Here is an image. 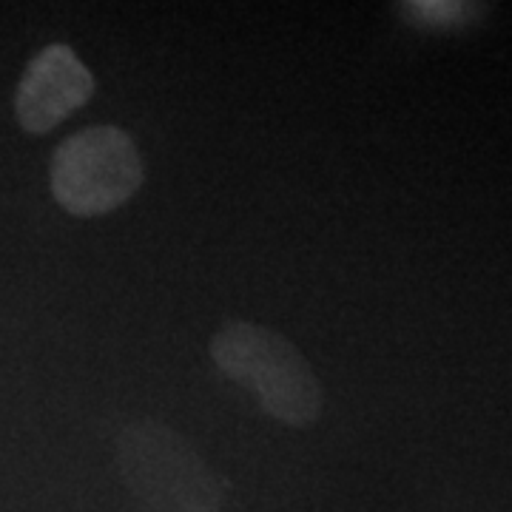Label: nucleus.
Segmentation results:
<instances>
[{
  "label": "nucleus",
  "mask_w": 512,
  "mask_h": 512,
  "mask_svg": "<svg viewBox=\"0 0 512 512\" xmlns=\"http://www.w3.org/2000/svg\"><path fill=\"white\" fill-rule=\"evenodd\" d=\"M211 359L231 382L251 390L271 419L308 430L322 416V384L279 330L228 322L211 339Z\"/></svg>",
  "instance_id": "1"
},
{
  "label": "nucleus",
  "mask_w": 512,
  "mask_h": 512,
  "mask_svg": "<svg viewBox=\"0 0 512 512\" xmlns=\"http://www.w3.org/2000/svg\"><path fill=\"white\" fill-rule=\"evenodd\" d=\"M146 183L143 157L120 126H89L52 154L49 185L57 205L80 220L126 205Z\"/></svg>",
  "instance_id": "3"
},
{
  "label": "nucleus",
  "mask_w": 512,
  "mask_h": 512,
  "mask_svg": "<svg viewBox=\"0 0 512 512\" xmlns=\"http://www.w3.org/2000/svg\"><path fill=\"white\" fill-rule=\"evenodd\" d=\"M94 89V74L72 46L52 43L29 60L20 77L15 120L26 134L43 137L69 120L74 111L83 109L92 100Z\"/></svg>",
  "instance_id": "4"
},
{
  "label": "nucleus",
  "mask_w": 512,
  "mask_h": 512,
  "mask_svg": "<svg viewBox=\"0 0 512 512\" xmlns=\"http://www.w3.org/2000/svg\"><path fill=\"white\" fill-rule=\"evenodd\" d=\"M117 464L143 512H220L217 476L165 421L126 424L117 436Z\"/></svg>",
  "instance_id": "2"
},
{
  "label": "nucleus",
  "mask_w": 512,
  "mask_h": 512,
  "mask_svg": "<svg viewBox=\"0 0 512 512\" xmlns=\"http://www.w3.org/2000/svg\"><path fill=\"white\" fill-rule=\"evenodd\" d=\"M399 15L413 26L424 29H458L481 15L484 6L478 3H458V0H413L399 3Z\"/></svg>",
  "instance_id": "5"
}]
</instances>
